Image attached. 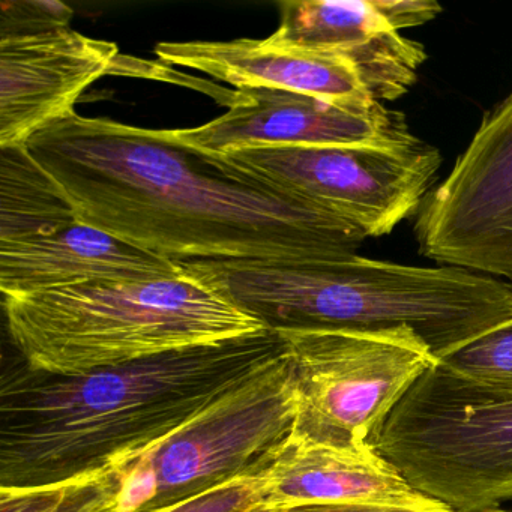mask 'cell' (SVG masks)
<instances>
[{
	"label": "cell",
	"instance_id": "obj_1",
	"mask_svg": "<svg viewBox=\"0 0 512 512\" xmlns=\"http://www.w3.org/2000/svg\"><path fill=\"white\" fill-rule=\"evenodd\" d=\"M26 148L80 221L173 260L356 253L367 236L313 200L236 172L167 130L76 112Z\"/></svg>",
	"mask_w": 512,
	"mask_h": 512
},
{
	"label": "cell",
	"instance_id": "obj_2",
	"mask_svg": "<svg viewBox=\"0 0 512 512\" xmlns=\"http://www.w3.org/2000/svg\"><path fill=\"white\" fill-rule=\"evenodd\" d=\"M286 350L263 329L79 374L11 368L0 380V488L124 466Z\"/></svg>",
	"mask_w": 512,
	"mask_h": 512
},
{
	"label": "cell",
	"instance_id": "obj_3",
	"mask_svg": "<svg viewBox=\"0 0 512 512\" xmlns=\"http://www.w3.org/2000/svg\"><path fill=\"white\" fill-rule=\"evenodd\" d=\"M187 280L266 329H412L437 361L512 319L508 284L457 266H410L358 254L316 259L176 260Z\"/></svg>",
	"mask_w": 512,
	"mask_h": 512
},
{
	"label": "cell",
	"instance_id": "obj_4",
	"mask_svg": "<svg viewBox=\"0 0 512 512\" xmlns=\"http://www.w3.org/2000/svg\"><path fill=\"white\" fill-rule=\"evenodd\" d=\"M4 308L26 364L56 374L118 367L266 329L185 277L91 281L5 296Z\"/></svg>",
	"mask_w": 512,
	"mask_h": 512
},
{
	"label": "cell",
	"instance_id": "obj_5",
	"mask_svg": "<svg viewBox=\"0 0 512 512\" xmlns=\"http://www.w3.org/2000/svg\"><path fill=\"white\" fill-rule=\"evenodd\" d=\"M370 445L446 508L496 511L512 500V388L437 362L377 425Z\"/></svg>",
	"mask_w": 512,
	"mask_h": 512
},
{
	"label": "cell",
	"instance_id": "obj_6",
	"mask_svg": "<svg viewBox=\"0 0 512 512\" xmlns=\"http://www.w3.org/2000/svg\"><path fill=\"white\" fill-rule=\"evenodd\" d=\"M287 350L136 460L119 467V512H160L239 479H260L292 437Z\"/></svg>",
	"mask_w": 512,
	"mask_h": 512
},
{
	"label": "cell",
	"instance_id": "obj_7",
	"mask_svg": "<svg viewBox=\"0 0 512 512\" xmlns=\"http://www.w3.org/2000/svg\"><path fill=\"white\" fill-rule=\"evenodd\" d=\"M280 334L295 386L290 439L311 445H368L404 392L439 362L407 328Z\"/></svg>",
	"mask_w": 512,
	"mask_h": 512
},
{
	"label": "cell",
	"instance_id": "obj_8",
	"mask_svg": "<svg viewBox=\"0 0 512 512\" xmlns=\"http://www.w3.org/2000/svg\"><path fill=\"white\" fill-rule=\"evenodd\" d=\"M236 172L319 203L367 238L418 215L436 184L440 152L404 145L253 146L206 154Z\"/></svg>",
	"mask_w": 512,
	"mask_h": 512
},
{
	"label": "cell",
	"instance_id": "obj_9",
	"mask_svg": "<svg viewBox=\"0 0 512 512\" xmlns=\"http://www.w3.org/2000/svg\"><path fill=\"white\" fill-rule=\"evenodd\" d=\"M416 217L422 256L512 289V91L485 113Z\"/></svg>",
	"mask_w": 512,
	"mask_h": 512
},
{
	"label": "cell",
	"instance_id": "obj_10",
	"mask_svg": "<svg viewBox=\"0 0 512 512\" xmlns=\"http://www.w3.org/2000/svg\"><path fill=\"white\" fill-rule=\"evenodd\" d=\"M272 40L350 56L374 98L395 101L409 92L427 61L424 46L401 37L442 13L434 0H287Z\"/></svg>",
	"mask_w": 512,
	"mask_h": 512
},
{
	"label": "cell",
	"instance_id": "obj_11",
	"mask_svg": "<svg viewBox=\"0 0 512 512\" xmlns=\"http://www.w3.org/2000/svg\"><path fill=\"white\" fill-rule=\"evenodd\" d=\"M230 110L188 130H170L202 154L253 146L404 145L410 133L401 113L382 103L347 107L277 89H239L227 94Z\"/></svg>",
	"mask_w": 512,
	"mask_h": 512
},
{
	"label": "cell",
	"instance_id": "obj_12",
	"mask_svg": "<svg viewBox=\"0 0 512 512\" xmlns=\"http://www.w3.org/2000/svg\"><path fill=\"white\" fill-rule=\"evenodd\" d=\"M118 46L68 28L0 35V149L23 146L74 113L83 92L110 73Z\"/></svg>",
	"mask_w": 512,
	"mask_h": 512
},
{
	"label": "cell",
	"instance_id": "obj_13",
	"mask_svg": "<svg viewBox=\"0 0 512 512\" xmlns=\"http://www.w3.org/2000/svg\"><path fill=\"white\" fill-rule=\"evenodd\" d=\"M160 61L208 74L238 89H277L347 107H371L374 98L350 56L272 40L185 41L155 47Z\"/></svg>",
	"mask_w": 512,
	"mask_h": 512
},
{
	"label": "cell",
	"instance_id": "obj_14",
	"mask_svg": "<svg viewBox=\"0 0 512 512\" xmlns=\"http://www.w3.org/2000/svg\"><path fill=\"white\" fill-rule=\"evenodd\" d=\"M263 479L269 508L310 503H361L436 511L449 509L422 494L373 446L334 448L287 440Z\"/></svg>",
	"mask_w": 512,
	"mask_h": 512
},
{
	"label": "cell",
	"instance_id": "obj_15",
	"mask_svg": "<svg viewBox=\"0 0 512 512\" xmlns=\"http://www.w3.org/2000/svg\"><path fill=\"white\" fill-rule=\"evenodd\" d=\"M182 277L181 266L173 260L82 221L55 235L0 245V290L4 298L91 281Z\"/></svg>",
	"mask_w": 512,
	"mask_h": 512
},
{
	"label": "cell",
	"instance_id": "obj_16",
	"mask_svg": "<svg viewBox=\"0 0 512 512\" xmlns=\"http://www.w3.org/2000/svg\"><path fill=\"white\" fill-rule=\"evenodd\" d=\"M80 218L25 145L0 149V245L55 235Z\"/></svg>",
	"mask_w": 512,
	"mask_h": 512
},
{
	"label": "cell",
	"instance_id": "obj_17",
	"mask_svg": "<svg viewBox=\"0 0 512 512\" xmlns=\"http://www.w3.org/2000/svg\"><path fill=\"white\" fill-rule=\"evenodd\" d=\"M119 467L56 484L0 488V512H119Z\"/></svg>",
	"mask_w": 512,
	"mask_h": 512
},
{
	"label": "cell",
	"instance_id": "obj_18",
	"mask_svg": "<svg viewBox=\"0 0 512 512\" xmlns=\"http://www.w3.org/2000/svg\"><path fill=\"white\" fill-rule=\"evenodd\" d=\"M439 364L478 382L512 388V319L449 353Z\"/></svg>",
	"mask_w": 512,
	"mask_h": 512
},
{
	"label": "cell",
	"instance_id": "obj_19",
	"mask_svg": "<svg viewBox=\"0 0 512 512\" xmlns=\"http://www.w3.org/2000/svg\"><path fill=\"white\" fill-rule=\"evenodd\" d=\"M73 14L74 11L61 2H4L0 13V35L67 28Z\"/></svg>",
	"mask_w": 512,
	"mask_h": 512
},
{
	"label": "cell",
	"instance_id": "obj_20",
	"mask_svg": "<svg viewBox=\"0 0 512 512\" xmlns=\"http://www.w3.org/2000/svg\"><path fill=\"white\" fill-rule=\"evenodd\" d=\"M263 503V479H239L160 512H247Z\"/></svg>",
	"mask_w": 512,
	"mask_h": 512
},
{
	"label": "cell",
	"instance_id": "obj_21",
	"mask_svg": "<svg viewBox=\"0 0 512 512\" xmlns=\"http://www.w3.org/2000/svg\"><path fill=\"white\" fill-rule=\"evenodd\" d=\"M265 512H455L452 509L418 511V509L394 508V506L361 505V503H310V505L266 508Z\"/></svg>",
	"mask_w": 512,
	"mask_h": 512
},
{
	"label": "cell",
	"instance_id": "obj_22",
	"mask_svg": "<svg viewBox=\"0 0 512 512\" xmlns=\"http://www.w3.org/2000/svg\"><path fill=\"white\" fill-rule=\"evenodd\" d=\"M266 508H268V505H265V503H262V505L254 506V508L248 509L247 512H265Z\"/></svg>",
	"mask_w": 512,
	"mask_h": 512
},
{
	"label": "cell",
	"instance_id": "obj_23",
	"mask_svg": "<svg viewBox=\"0 0 512 512\" xmlns=\"http://www.w3.org/2000/svg\"><path fill=\"white\" fill-rule=\"evenodd\" d=\"M490 512H508V511H502V509H496V511H490Z\"/></svg>",
	"mask_w": 512,
	"mask_h": 512
}]
</instances>
